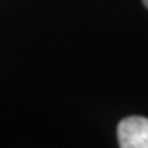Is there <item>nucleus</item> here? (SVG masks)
Masks as SVG:
<instances>
[{
    "mask_svg": "<svg viewBox=\"0 0 148 148\" xmlns=\"http://www.w3.org/2000/svg\"><path fill=\"white\" fill-rule=\"evenodd\" d=\"M142 3H144V6L148 9V0H142Z\"/></svg>",
    "mask_w": 148,
    "mask_h": 148,
    "instance_id": "obj_2",
    "label": "nucleus"
},
{
    "mask_svg": "<svg viewBox=\"0 0 148 148\" xmlns=\"http://www.w3.org/2000/svg\"><path fill=\"white\" fill-rule=\"evenodd\" d=\"M116 138L121 148H148V118L127 116L121 119Z\"/></svg>",
    "mask_w": 148,
    "mask_h": 148,
    "instance_id": "obj_1",
    "label": "nucleus"
}]
</instances>
